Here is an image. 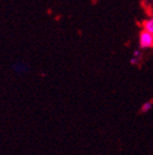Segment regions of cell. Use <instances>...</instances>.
I'll return each mask as SVG.
<instances>
[{"mask_svg": "<svg viewBox=\"0 0 153 155\" xmlns=\"http://www.w3.org/2000/svg\"><path fill=\"white\" fill-rule=\"evenodd\" d=\"M139 45L141 48H153V34L147 30H142L139 35Z\"/></svg>", "mask_w": 153, "mask_h": 155, "instance_id": "6da1fadb", "label": "cell"}, {"mask_svg": "<svg viewBox=\"0 0 153 155\" xmlns=\"http://www.w3.org/2000/svg\"><path fill=\"white\" fill-rule=\"evenodd\" d=\"M153 107V101L152 100H149V101H146L140 108V113H147L148 111H150Z\"/></svg>", "mask_w": 153, "mask_h": 155, "instance_id": "7a4b0ae2", "label": "cell"}, {"mask_svg": "<svg viewBox=\"0 0 153 155\" xmlns=\"http://www.w3.org/2000/svg\"><path fill=\"white\" fill-rule=\"evenodd\" d=\"M144 29L145 30H147V31H150L153 34V17L150 19H147V21H145L144 22Z\"/></svg>", "mask_w": 153, "mask_h": 155, "instance_id": "3957f363", "label": "cell"}, {"mask_svg": "<svg viewBox=\"0 0 153 155\" xmlns=\"http://www.w3.org/2000/svg\"><path fill=\"white\" fill-rule=\"evenodd\" d=\"M132 64H136L137 63V61H138V59H137V57H136V56H135V57H133V58H132Z\"/></svg>", "mask_w": 153, "mask_h": 155, "instance_id": "277c9868", "label": "cell"}]
</instances>
